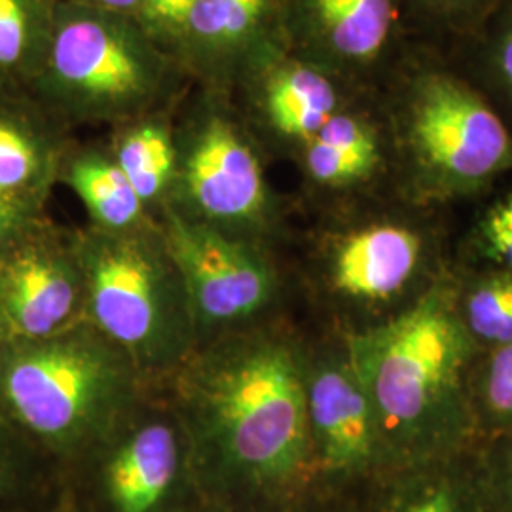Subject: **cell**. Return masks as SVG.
I'll list each match as a JSON object with an SVG mask.
<instances>
[{
    "label": "cell",
    "instance_id": "cell-1",
    "mask_svg": "<svg viewBox=\"0 0 512 512\" xmlns=\"http://www.w3.org/2000/svg\"><path fill=\"white\" fill-rule=\"evenodd\" d=\"M192 465L228 488L279 497L313 475L306 348L255 325L198 346L173 376Z\"/></svg>",
    "mask_w": 512,
    "mask_h": 512
},
{
    "label": "cell",
    "instance_id": "cell-2",
    "mask_svg": "<svg viewBox=\"0 0 512 512\" xmlns=\"http://www.w3.org/2000/svg\"><path fill=\"white\" fill-rule=\"evenodd\" d=\"M384 437L391 471L475 444L469 376L480 349L461 323L454 272L384 323L342 332Z\"/></svg>",
    "mask_w": 512,
    "mask_h": 512
},
{
    "label": "cell",
    "instance_id": "cell-3",
    "mask_svg": "<svg viewBox=\"0 0 512 512\" xmlns=\"http://www.w3.org/2000/svg\"><path fill=\"white\" fill-rule=\"evenodd\" d=\"M145 376L90 321L0 342V416L42 458L88 456L145 397Z\"/></svg>",
    "mask_w": 512,
    "mask_h": 512
},
{
    "label": "cell",
    "instance_id": "cell-4",
    "mask_svg": "<svg viewBox=\"0 0 512 512\" xmlns=\"http://www.w3.org/2000/svg\"><path fill=\"white\" fill-rule=\"evenodd\" d=\"M86 319L126 351L145 380L173 376L198 348L183 277L162 234L95 230L74 241Z\"/></svg>",
    "mask_w": 512,
    "mask_h": 512
},
{
    "label": "cell",
    "instance_id": "cell-5",
    "mask_svg": "<svg viewBox=\"0 0 512 512\" xmlns=\"http://www.w3.org/2000/svg\"><path fill=\"white\" fill-rule=\"evenodd\" d=\"M162 236L183 277L198 346L255 327L274 306L279 275L251 243L175 211Z\"/></svg>",
    "mask_w": 512,
    "mask_h": 512
},
{
    "label": "cell",
    "instance_id": "cell-6",
    "mask_svg": "<svg viewBox=\"0 0 512 512\" xmlns=\"http://www.w3.org/2000/svg\"><path fill=\"white\" fill-rule=\"evenodd\" d=\"M410 147L425 181L444 192L476 188L512 164L511 137L499 116L448 78L421 86Z\"/></svg>",
    "mask_w": 512,
    "mask_h": 512
},
{
    "label": "cell",
    "instance_id": "cell-7",
    "mask_svg": "<svg viewBox=\"0 0 512 512\" xmlns=\"http://www.w3.org/2000/svg\"><path fill=\"white\" fill-rule=\"evenodd\" d=\"M444 272L416 228L376 222L340 239L323 274L329 293L361 313L365 330L410 308Z\"/></svg>",
    "mask_w": 512,
    "mask_h": 512
},
{
    "label": "cell",
    "instance_id": "cell-8",
    "mask_svg": "<svg viewBox=\"0 0 512 512\" xmlns=\"http://www.w3.org/2000/svg\"><path fill=\"white\" fill-rule=\"evenodd\" d=\"M88 456L99 458V494L110 512H162L184 467L190 439L173 403L143 397Z\"/></svg>",
    "mask_w": 512,
    "mask_h": 512
},
{
    "label": "cell",
    "instance_id": "cell-9",
    "mask_svg": "<svg viewBox=\"0 0 512 512\" xmlns=\"http://www.w3.org/2000/svg\"><path fill=\"white\" fill-rule=\"evenodd\" d=\"M306 404L313 475L346 478L391 469L376 412L342 334L306 348Z\"/></svg>",
    "mask_w": 512,
    "mask_h": 512
},
{
    "label": "cell",
    "instance_id": "cell-10",
    "mask_svg": "<svg viewBox=\"0 0 512 512\" xmlns=\"http://www.w3.org/2000/svg\"><path fill=\"white\" fill-rule=\"evenodd\" d=\"M35 88L101 105L128 103L147 92L145 52L124 27L82 12L54 16Z\"/></svg>",
    "mask_w": 512,
    "mask_h": 512
},
{
    "label": "cell",
    "instance_id": "cell-11",
    "mask_svg": "<svg viewBox=\"0 0 512 512\" xmlns=\"http://www.w3.org/2000/svg\"><path fill=\"white\" fill-rule=\"evenodd\" d=\"M4 340H38L86 319V283L74 243H61L46 224L0 253Z\"/></svg>",
    "mask_w": 512,
    "mask_h": 512
},
{
    "label": "cell",
    "instance_id": "cell-12",
    "mask_svg": "<svg viewBox=\"0 0 512 512\" xmlns=\"http://www.w3.org/2000/svg\"><path fill=\"white\" fill-rule=\"evenodd\" d=\"M183 184L194 209L213 224H255L264 217L268 196L255 152L222 120L194 139Z\"/></svg>",
    "mask_w": 512,
    "mask_h": 512
},
{
    "label": "cell",
    "instance_id": "cell-13",
    "mask_svg": "<svg viewBox=\"0 0 512 512\" xmlns=\"http://www.w3.org/2000/svg\"><path fill=\"white\" fill-rule=\"evenodd\" d=\"M395 471L401 476L389 512H492L476 476L473 446Z\"/></svg>",
    "mask_w": 512,
    "mask_h": 512
},
{
    "label": "cell",
    "instance_id": "cell-14",
    "mask_svg": "<svg viewBox=\"0 0 512 512\" xmlns=\"http://www.w3.org/2000/svg\"><path fill=\"white\" fill-rule=\"evenodd\" d=\"M0 97V192L44 200L57 160L46 133Z\"/></svg>",
    "mask_w": 512,
    "mask_h": 512
},
{
    "label": "cell",
    "instance_id": "cell-15",
    "mask_svg": "<svg viewBox=\"0 0 512 512\" xmlns=\"http://www.w3.org/2000/svg\"><path fill=\"white\" fill-rule=\"evenodd\" d=\"M456 308L480 351L512 344V272L482 266L454 272Z\"/></svg>",
    "mask_w": 512,
    "mask_h": 512
},
{
    "label": "cell",
    "instance_id": "cell-16",
    "mask_svg": "<svg viewBox=\"0 0 512 512\" xmlns=\"http://www.w3.org/2000/svg\"><path fill=\"white\" fill-rule=\"evenodd\" d=\"M54 23L48 0H0V92L37 78Z\"/></svg>",
    "mask_w": 512,
    "mask_h": 512
},
{
    "label": "cell",
    "instance_id": "cell-17",
    "mask_svg": "<svg viewBox=\"0 0 512 512\" xmlns=\"http://www.w3.org/2000/svg\"><path fill=\"white\" fill-rule=\"evenodd\" d=\"M67 183L88 207L99 230L126 232L141 219L145 203L116 162L99 156L76 158L67 167Z\"/></svg>",
    "mask_w": 512,
    "mask_h": 512
},
{
    "label": "cell",
    "instance_id": "cell-18",
    "mask_svg": "<svg viewBox=\"0 0 512 512\" xmlns=\"http://www.w3.org/2000/svg\"><path fill=\"white\" fill-rule=\"evenodd\" d=\"M321 35L338 54L370 59L389 35L391 0H311Z\"/></svg>",
    "mask_w": 512,
    "mask_h": 512
},
{
    "label": "cell",
    "instance_id": "cell-19",
    "mask_svg": "<svg viewBox=\"0 0 512 512\" xmlns=\"http://www.w3.org/2000/svg\"><path fill=\"white\" fill-rule=\"evenodd\" d=\"M336 95L321 74L294 67L277 74L268 88V114L277 131L310 141L334 116Z\"/></svg>",
    "mask_w": 512,
    "mask_h": 512
},
{
    "label": "cell",
    "instance_id": "cell-20",
    "mask_svg": "<svg viewBox=\"0 0 512 512\" xmlns=\"http://www.w3.org/2000/svg\"><path fill=\"white\" fill-rule=\"evenodd\" d=\"M469 406L475 439L512 433V344L484 349L469 376Z\"/></svg>",
    "mask_w": 512,
    "mask_h": 512
},
{
    "label": "cell",
    "instance_id": "cell-21",
    "mask_svg": "<svg viewBox=\"0 0 512 512\" xmlns=\"http://www.w3.org/2000/svg\"><path fill=\"white\" fill-rule=\"evenodd\" d=\"M116 164L143 203L154 202L173 181L177 154L164 129L143 126L122 141Z\"/></svg>",
    "mask_w": 512,
    "mask_h": 512
},
{
    "label": "cell",
    "instance_id": "cell-22",
    "mask_svg": "<svg viewBox=\"0 0 512 512\" xmlns=\"http://www.w3.org/2000/svg\"><path fill=\"white\" fill-rule=\"evenodd\" d=\"M268 0H196L186 29L207 44H232L256 27Z\"/></svg>",
    "mask_w": 512,
    "mask_h": 512
},
{
    "label": "cell",
    "instance_id": "cell-23",
    "mask_svg": "<svg viewBox=\"0 0 512 512\" xmlns=\"http://www.w3.org/2000/svg\"><path fill=\"white\" fill-rule=\"evenodd\" d=\"M380 152H365L338 147L321 139H310L306 150V165L317 183L346 186L366 179L378 165Z\"/></svg>",
    "mask_w": 512,
    "mask_h": 512
},
{
    "label": "cell",
    "instance_id": "cell-24",
    "mask_svg": "<svg viewBox=\"0 0 512 512\" xmlns=\"http://www.w3.org/2000/svg\"><path fill=\"white\" fill-rule=\"evenodd\" d=\"M476 476L492 512H512V433L473 444Z\"/></svg>",
    "mask_w": 512,
    "mask_h": 512
},
{
    "label": "cell",
    "instance_id": "cell-25",
    "mask_svg": "<svg viewBox=\"0 0 512 512\" xmlns=\"http://www.w3.org/2000/svg\"><path fill=\"white\" fill-rule=\"evenodd\" d=\"M40 458L37 450L0 416V511L18 494L29 469Z\"/></svg>",
    "mask_w": 512,
    "mask_h": 512
},
{
    "label": "cell",
    "instance_id": "cell-26",
    "mask_svg": "<svg viewBox=\"0 0 512 512\" xmlns=\"http://www.w3.org/2000/svg\"><path fill=\"white\" fill-rule=\"evenodd\" d=\"M480 255L484 266L512 272V196L497 203L480 226Z\"/></svg>",
    "mask_w": 512,
    "mask_h": 512
},
{
    "label": "cell",
    "instance_id": "cell-27",
    "mask_svg": "<svg viewBox=\"0 0 512 512\" xmlns=\"http://www.w3.org/2000/svg\"><path fill=\"white\" fill-rule=\"evenodd\" d=\"M42 224V200L0 192V253Z\"/></svg>",
    "mask_w": 512,
    "mask_h": 512
},
{
    "label": "cell",
    "instance_id": "cell-28",
    "mask_svg": "<svg viewBox=\"0 0 512 512\" xmlns=\"http://www.w3.org/2000/svg\"><path fill=\"white\" fill-rule=\"evenodd\" d=\"M141 6L148 23L162 29H184L196 0H143Z\"/></svg>",
    "mask_w": 512,
    "mask_h": 512
},
{
    "label": "cell",
    "instance_id": "cell-29",
    "mask_svg": "<svg viewBox=\"0 0 512 512\" xmlns=\"http://www.w3.org/2000/svg\"><path fill=\"white\" fill-rule=\"evenodd\" d=\"M501 69L507 76V80L512 84V35L507 38V42L503 46V52H501Z\"/></svg>",
    "mask_w": 512,
    "mask_h": 512
},
{
    "label": "cell",
    "instance_id": "cell-30",
    "mask_svg": "<svg viewBox=\"0 0 512 512\" xmlns=\"http://www.w3.org/2000/svg\"><path fill=\"white\" fill-rule=\"evenodd\" d=\"M95 2L110 10H128L133 6H139L143 0H95Z\"/></svg>",
    "mask_w": 512,
    "mask_h": 512
},
{
    "label": "cell",
    "instance_id": "cell-31",
    "mask_svg": "<svg viewBox=\"0 0 512 512\" xmlns=\"http://www.w3.org/2000/svg\"><path fill=\"white\" fill-rule=\"evenodd\" d=\"M6 338V332H4V321H2V313H0V342Z\"/></svg>",
    "mask_w": 512,
    "mask_h": 512
},
{
    "label": "cell",
    "instance_id": "cell-32",
    "mask_svg": "<svg viewBox=\"0 0 512 512\" xmlns=\"http://www.w3.org/2000/svg\"><path fill=\"white\" fill-rule=\"evenodd\" d=\"M184 512H222L219 509H198V511H184Z\"/></svg>",
    "mask_w": 512,
    "mask_h": 512
},
{
    "label": "cell",
    "instance_id": "cell-33",
    "mask_svg": "<svg viewBox=\"0 0 512 512\" xmlns=\"http://www.w3.org/2000/svg\"><path fill=\"white\" fill-rule=\"evenodd\" d=\"M0 512H14V511H6V509H4V511H0Z\"/></svg>",
    "mask_w": 512,
    "mask_h": 512
}]
</instances>
